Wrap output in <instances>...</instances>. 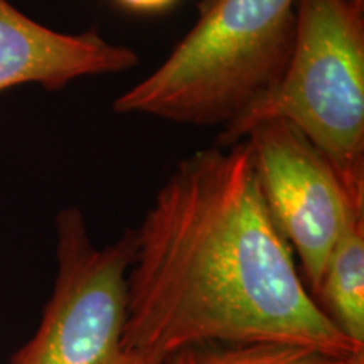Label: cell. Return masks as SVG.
Here are the masks:
<instances>
[{
  "mask_svg": "<svg viewBox=\"0 0 364 364\" xmlns=\"http://www.w3.org/2000/svg\"><path fill=\"white\" fill-rule=\"evenodd\" d=\"M124 344L167 354L193 344L280 343L364 353L309 294L241 140L177 162L135 228Z\"/></svg>",
  "mask_w": 364,
  "mask_h": 364,
  "instance_id": "1",
  "label": "cell"
},
{
  "mask_svg": "<svg viewBox=\"0 0 364 364\" xmlns=\"http://www.w3.org/2000/svg\"><path fill=\"white\" fill-rule=\"evenodd\" d=\"M297 0H199L198 21L166 61L113 102L188 125L226 127L285 75Z\"/></svg>",
  "mask_w": 364,
  "mask_h": 364,
  "instance_id": "2",
  "label": "cell"
},
{
  "mask_svg": "<svg viewBox=\"0 0 364 364\" xmlns=\"http://www.w3.org/2000/svg\"><path fill=\"white\" fill-rule=\"evenodd\" d=\"M294 53L272 91L223 127L216 147L236 145L255 125L285 120L331 162L364 206V7L348 0H297Z\"/></svg>",
  "mask_w": 364,
  "mask_h": 364,
  "instance_id": "3",
  "label": "cell"
},
{
  "mask_svg": "<svg viewBox=\"0 0 364 364\" xmlns=\"http://www.w3.org/2000/svg\"><path fill=\"white\" fill-rule=\"evenodd\" d=\"M135 245V228H127L117 241L97 248L81 209L59 211L53 294L38 331L7 364H164L162 356L124 344Z\"/></svg>",
  "mask_w": 364,
  "mask_h": 364,
  "instance_id": "4",
  "label": "cell"
},
{
  "mask_svg": "<svg viewBox=\"0 0 364 364\" xmlns=\"http://www.w3.org/2000/svg\"><path fill=\"white\" fill-rule=\"evenodd\" d=\"M268 211L299 258L311 297L332 250L349 225L364 218L338 172L311 140L285 120H267L245 136Z\"/></svg>",
  "mask_w": 364,
  "mask_h": 364,
  "instance_id": "5",
  "label": "cell"
},
{
  "mask_svg": "<svg viewBox=\"0 0 364 364\" xmlns=\"http://www.w3.org/2000/svg\"><path fill=\"white\" fill-rule=\"evenodd\" d=\"M136 65L134 49L110 43L97 29L58 33L0 0V93L27 83L59 91L85 76L117 75Z\"/></svg>",
  "mask_w": 364,
  "mask_h": 364,
  "instance_id": "6",
  "label": "cell"
},
{
  "mask_svg": "<svg viewBox=\"0 0 364 364\" xmlns=\"http://www.w3.org/2000/svg\"><path fill=\"white\" fill-rule=\"evenodd\" d=\"M312 299L341 334L364 348V218L339 238Z\"/></svg>",
  "mask_w": 364,
  "mask_h": 364,
  "instance_id": "7",
  "label": "cell"
},
{
  "mask_svg": "<svg viewBox=\"0 0 364 364\" xmlns=\"http://www.w3.org/2000/svg\"><path fill=\"white\" fill-rule=\"evenodd\" d=\"M363 354L334 358L316 349L280 343L193 344L167 354L164 364H356Z\"/></svg>",
  "mask_w": 364,
  "mask_h": 364,
  "instance_id": "8",
  "label": "cell"
},
{
  "mask_svg": "<svg viewBox=\"0 0 364 364\" xmlns=\"http://www.w3.org/2000/svg\"><path fill=\"white\" fill-rule=\"evenodd\" d=\"M179 0H115L120 7L136 14H161L169 11Z\"/></svg>",
  "mask_w": 364,
  "mask_h": 364,
  "instance_id": "9",
  "label": "cell"
},
{
  "mask_svg": "<svg viewBox=\"0 0 364 364\" xmlns=\"http://www.w3.org/2000/svg\"><path fill=\"white\" fill-rule=\"evenodd\" d=\"M348 2L354 4V6H361V7H364V0H348Z\"/></svg>",
  "mask_w": 364,
  "mask_h": 364,
  "instance_id": "10",
  "label": "cell"
},
{
  "mask_svg": "<svg viewBox=\"0 0 364 364\" xmlns=\"http://www.w3.org/2000/svg\"><path fill=\"white\" fill-rule=\"evenodd\" d=\"M356 364H364V356H361V358H359V359H358V361H356Z\"/></svg>",
  "mask_w": 364,
  "mask_h": 364,
  "instance_id": "11",
  "label": "cell"
}]
</instances>
